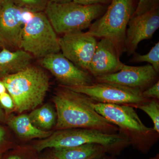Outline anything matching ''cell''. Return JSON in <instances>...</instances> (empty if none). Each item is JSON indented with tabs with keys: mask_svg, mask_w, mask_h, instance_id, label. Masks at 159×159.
Instances as JSON below:
<instances>
[{
	"mask_svg": "<svg viewBox=\"0 0 159 159\" xmlns=\"http://www.w3.org/2000/svg\"><path fill=\"white\" fill-rule=\"evenodd\" d=\"M99 115L119 129V132L128 138L134 148L141 153H148L157 142L159 134L153 128L144 125L132 107L94 102Z\"/></svg>",
	"mask_w": 159,
	"mask_h": 159,
	"instance_id": "obj_2",
	"label": "cell"
},
{
	"mask_svg": "<svg viewBox=\"0 0 159 159\" xmlns=\"http://www.w3.org/2000/svg\"><path fill=\"white\" fill-rule=\"evenodd\" d=\"M40 63L54 75L61 86L89 85L95 82L94 77L88 71L78 68L60 52L42 58Z\"/></svg>",
	"mask_w": 159,
	"mask_h": 159,
	"instance_id": "obj_10",
	"label": "cell"
},
{
	"mask_svg": "<svg viewBox=\"0 0 159 159\" xmlns=\"http://www.w3.org/2000/svg\"><path fill=\"white\" fill-rule=\"evenodd\" d=\"M121 56L112 42L102 38L97 43L87 71L94 78L117 73L125 65L120 61Z\"/></svg>",
	"mask_w": 159,
	"mask_h": 159,
	"instance_id": "obj_14",
	"label": "cell"
},
{
	"mask_svg": "<svg viewBox=\"0 0 159 159\" xmlns=\"http://www.w3.org/2000/svg\"><path fill=\"white\" fill-rule=\"evenodd\" d=\"M130 62H147L152 66L158 74L159 72V42L152 48L147 54L142 55L137 53L134 54Z\"/></svg>",
	"mask_w": 159,
	"mask_h": 159,
	"instance_id": "obj_20",
	"label": "cell"
},
{
	"mask_svg": "<svg viewBox=\"0 0 159 159\" xmlns=\"http://www.w3.org/2000/svg\"><path fill=\"white\" fill-rule=\"evenodd\" d=\"M135 9V0H112L104 13L92 23L87 32L95 38L110 40L122 55L125 52L127 25Z\"/></svg>",
	"mask_w": 159,
	"mask_h": 159,
	"instance_id": "obj_6",
	"label": "cell"
},
{
	"mask_svg": "<svg viewBox=\"0 0 159 159\" xmlns=\"http://www.w3.org/2000/svg\"><path fill=\"white\" fill-rule=\"evenodd\" d=\"M6 90L19 113L33 110L43 103L49 88V77L43 69L29 65L15 74L3 77Z\"/></svg>",
	"mask_w": 159,
	"mask_h": 159,
	"instance_id": "obj_3",
	"label": "cell"
},
{
	"mask_svg": "<svg viewBox=\"0 0 159 159\" xmlns=\"http://www.w3.org/2000/svg\"><path fill=\"white\" fill-rule=\"evenodd\" d=\"M50 2L56 3H66L73 2V0H49Z\"/></svg>",
	"mask_w": 159,
	"mask_h": 159,
	"instance_id": "obj_29",
	"label": "cell"
},
{
	"mask_svg": "<svg viewBox=\"0 0 159 159\" xmlns=\"http://www.w3.org/2000/svg\"><path fill=\"white\" fill-rule=\"evenodd\" d=\"M105 148L99 144L53 148L51 154L57 159H96L105 155Z\"/></svg>",
	"mask_w": 159,
	"mask_h": 159,
	"instance_id": "obj_16",
	"label": "cell"
},
{
	"mask_svg": "<svg viewBox=\"0 0 159 159\" xmlns=\"http://www.w3.org/2000/svg\"><path fill=\"white\" fill-rule=\"evenodd\" d=\"M56 32L45 13L34 12L23 28L21 49L39 58L61 51Z\"/></svg>",
	"mask_w": 159,
	"mask_h": 159,
	"instance_id": "obj_7",
	"label": "cell"
},
{
	"mask_svg": "<svg viewBox=\"0 0 159 159\" xmlns=\"http://www.w3.org/2000/svg\"><path fill=\"white\" fill-rule=\"evenodd\" d=\"M159 0H139L133 16L146 13L159 8Z\"/></svg>",
	"mask_w": 159,
	"mask_h": 159,
	"instance_id": "obj_22",
	"label": "cell"
},
{
	"mask_svg": "<svg viewBox=\"0 0 159 159\" xmlns=\"http://www.w3.org/2000/svg\"><path fill=\"white\" fill-rule=\"evenodd\" d=\"M125 40L128 55L135 53L139 43L151 39L159 28V8L139 15L133 16L129 22Z\"/></svg>",
	"mask_w": 159,
	"mask_h": 159,
	"instance_id": "obj_13",
	"label": "cell"
},
{
	"mask_svg": "<svg viewBox=\"0 0 159 159\" xmlns=\"http://www.w3.org/2000/svg\"><path fill=\"white\" fill-rule=\"evenodd\" d=\"M149 159H159V154H157L155 156L153 157L150 158Z\"/></svg>",
	"mask_w": 159,
	"mask_h": 159,
	"instance_id": "obj_34",
	"label": "cell"
},
{
	"mask_svg": "<svg viewBox=\"0 0 159 159\" xmlns=\"http://www.w3.org/2000/svg\"><path fill=\"white\" fill-rule=\"evenodd\" d=\"M41 159H57L55 158V157L53 156L52 154H51V155H48L46 156H44Z\"/></svg>",
	"mask_w": 159,
	"mask_h": 159,
	"instance_id": "obj_32",
	"label": "cell"
},
{
	"mask_svg": "<svg viewBox=\"0 0 159 159\" xmlns=\"http://www.w3.org/2000/svg\"><path fill=\"white\" fill-rule=\"evenodd\" d=\"M28 116L32 124L41 130L49 131L55 127L57 122L56 110L49 103L34 109Z\"/></svg>",
	"mask_w": 159,
	"mask_h": 159,
	"instance_id": "obj_18",
	"label": "cell"
},
{
	"mask_svg": "<svg viewBox=\"0 0 159 159\" xmlns=\"http://www.w3.org/2000/svg\"><path fill=\"white\" fill-rule=\"evenodd\" d=\"M6 159H36L33 152L24 148H18L9 154Z\"/></svg>",
	"mask_w": 159,
	"mask_h": 159,
	"instance_id": "obj_23",
	"label": "cell"
},
{
	"mask_svg": "<svg viewBox=\"0 0 159 159\" xmlns=\"http://www.w3.org/2000/svg\"><path fill=\"white\" fill-rule=\"evenodd\" d=\"M7 144L6 133L5 129L0 126V152L6 147Z\"/></svg>",
	"mask_w": 159,
	"mask_h": 159,
	"instance_id": "obj_27",
	"label": "cell"
},
{
	"mask_svg": "<svg viewBox=\"0 0 159 159\" xmlns=\"http://www.w3.org/2000/svg\"><path fill=\"white\" fill-rule=\"evenodd\" d=\"M142 95L144 98L147 99H159V81L158 80L142 92Z\"/></svg>",
	"mask_w": 159,
	"mask_h": 159,
	"instance_id": "obj_24",
	"label": "cell"
},
{
	"mask_svg": "<svg viewBox=\"0 0 159 159\" xmlns=\"http://www.w3.org/2000/svg\"><path fill=\"white\" fill-rule=\"evenodd\" d=\"M158 75L149 64L140 66L125 64L117 73L94 79L95 82L115 84L143 92L157 81Z\"/></svg>",
	"mask_w": 159,
	"mask_h": 159,
	"instance_id": "obj_12",
	"label": "cell"
},
{
	"mask_svg": "<svg viewBox=\"0 0 159 159\" xmlns=\"http://www.w3.org/2000/svg\"><path fill=\"white\" fill-rule=\"evenodd\" d=\"M31 55L22 49L14 51L3 48L0 52V77L15 74L30 65Z\"/></svg>",
	"mask_w": 159,
	"mask_h": 159,
	"instance_id": "obj_15",
	"label": "cell"
},
{
	"mask_svg": "<svg viewBox=\"0 0 159 159\" xmlns=\"http://www.w3.org/2000/svg\"><path fill=\"white\" fill-rule=\"evenodd\" d=\"M57 115L56 130L72 128L97 129L116 133L119 129L95 110V101L82 93L61 86L53 98Z\"/></svg>",
	"mask_w": 159,
	"mask_h": 159,
	"instance_id": "obj_1",
	"label": "cell"
},
{
	"mask_svg": "<svg viewBox=\"0 0 159 159\" xmlns=\"http://www.w3.org/2000/svg\"><path fill=\"white\" fill-rule=\"evenodd\" d=\"M107 9L104 5L84 6L74 2L60 4L49 1L45 13L56 33L64 34L89 28L92 22L100 17Z\"/></svg>",
	"mask_w": 159,
	"mask_h": 159,
	"instance_id": "obj_5",
	"label": "cell"
},
{
	"mask_svg": "<svg viewBox=\"0 0 159 159\" xmlns=\"http://www.w3.org/2000/svg\"><path fill=\"white\" fill-rule=\"evenodd\" d=\"M58 40L63 55L79 68L87 71L97 48L96 38L87 32L78 31L64 34Z\"/></svg>",
	"mask_w": 159,
	"mask_h": 159,
	"instance_id": "obj_11",
	"label": "cell"
},
{
	"mask_svg": "<svg viewBox=\"0 0 159 159\" xmlns=\"http://www.w3.org/2000/svg\"><path fill=\"white\" fill-rule=\"evenodd\" d=\"M93 143L102 145L107 153L112 156L119 155L131 145L128 138L119 132L108 134L90 129L72 128L56 130L48 138L34 144V148L39 152L47 148L73 147Z\"/></svg>",
	"mask_w": 159,
	"mask_h": 159,
	"instance_id": "obj_4",
	"label": "cell"
},
{
	"mask_svg": "<svg viewBox=\"0 0 159 159\" xmlns=\"http://www.w3.org/2000/svg\"><path fill=\"white\" fill-rule=\"evenodd\" d=\"M96 159H113L109 157H107L105 156V155L103 156L100 157Z\"/></svg>",
	"mask_w": 159,
	"mask_h": 159,
	"instance_id": "obj_33",
	"label": "cell"
},
{
	"mask_svg": "<svg viewBox=\"0 0 159 159\" xmlns=\"http://www.w3.org/2000/svg\"><path fill=\"white\" fill-rule=\"evenodd\" d=\"M134 108L140 109L148 115L153 122L154 130L159 134V100L148 99L145 102L136 106Z\"/></svg>",
	"mask_w": 159,
	"mask_h": 159,
	"instance_id": "obj_19",
	"label": "cell"
},
{
	"mask_svg": "<svg viewBox=\"0 0 159 159\" xmlns=\"http://www.w3.org/2000/svg\"><path fill=\"white\" fill-rule=\"evenodd\" d=\"M0 104L6 111L12 110L15 108L12 97L6 92L0 95Z\"/></svg>",
	"mask_w": 159,
	"mask_h": 159,
	"instance_id": "obj_25",
	"label": "cell"
},
{
	"mask_svg": "<svg viewBox=\"0 0 159 159\" xmlns=\"http://www.w3.org/2000/svg\"><path fill=\"white\" fill-rule=\"evenodd\" d=\"M112 0H73L74 2L84 5V6H92V5H102L106 6L109 5Z\"/></svg>",
	"mask_w": 159,
	"mask_h": 159,
	"instance_id": "obj_26",
	"label": "cell"
},
{
	"mask_svg": "<svg viewBox=\"0 0 159 159\" xmlns=\"http://www.w3.org/2000/svg\"><path fill=\"white\" fill-rule=\"evenodd\" d=\"M6 2V0H0V15L2 11Z\"/></svg>",
	"mask_w": 159,
	"mask_h": 159,
	"instance_id": "obj_31",
	"label": "cell"
},
{
	"mask_svg": "<svg viewBox=\"0 0 159 159\" xmlns=\"http://www.w3.org/2000/svg\"><path fill=\"white\" fill-rule=\"evenodd\" d=\"M2 153H1V152H0V159H2Z\"/></svg>",
	"mask_w": 159,
	"mask_h": 159,
	"instance_id": "obj_35",
	"label": "cell"
},
{
	"mask_svg": "<svg viewBox=\"0 0 159 159\" xmlns=\"http://www.w3.org/2000/svg\"><path fill=\"white\" fill-rule=\"evenodd\" d=\"M15 5L34 12L45 10L48 0H11Z\"/></svg>",
	"mask_w": 159,
	"mask_h": 159,
	"instance_id": "obj_21",
	"label": "cell"
},
{
	"mask_svg": "<svg viewBox=\"0 0 159 159\" xmlns=\"http://www.w3.org/2000/svg\"><path fill=\"white\" fill-rule=\"evenodd\" d=\"M66 88L85 94L96 102L129 105L134 108L148 99L143 97L142 91L115 84L95 82L91 85Z\"/></svg>",
	"mask_w": 159,
	"mask_h": 159,
	"instance_id": "obj_8",
	"label": "cell"
},
{
	"mask_svg": "<svg viewBox=\"0 0 159 159\" xmlns=\"http://www.w3.org/2000/svg\"><path fill=\"white\" fill-rule=\"evenodd\" d=\"M32 13L16 6L11 0H6L0 15V47L21 49L24 25Z\"/></svg>",
	"mask_w": 159,
	"mask_h": 159,
	"instance_id": "obj_9",
	"label": "cell"
},
{
	"mask_svg": "<svg viewBox=\"0 0 159 159\" xmlns=\"http://www.w3.org/2000/svg\"><path fill=\"white\" fill-rule=\"evenodd\" d=\"M7 123L18 138L22 140L34 139H45L50 136L53 132L39 129L31 123L29 116L21 114L11 115L7 119Z\"/></svg>",
	"mask_w": 159,
	"mask_h": 159,
	"instance_id": "obj_17",
	"label": "cell"
},
{
	"mask_svg": "<svg viewBox=\"0 0 159 159\" xmlns=\"http://www.w3.org/2000/svg\"><path fill=\"white\" fill-rule=\"evenodd\" d=\"M6 116L2 109L0 107V121L4 122L6 121Z\"/></svg>",
	"mask_w": 159,
	"mask_h": 159,
	"instance_id": "obj_30",
	"label": "cell"
},
{
	"mask_svg": "<svg viewBox=\"0 0 159 159\" xmlns=\"http://www.w3.org/2000/svg\"><path fill=\"white\" fill-rule=\"evenodd\" d=\"M6 92V89L5 84L2 80H0V95Z\"/></svg>",
	"mask_w": 159,
	"mask_h": 159,
	"instance_id": "obj_28",
	"label": "cell"
}]
</instances>
